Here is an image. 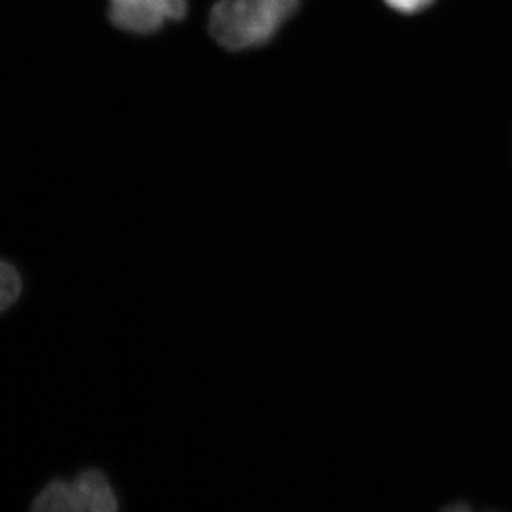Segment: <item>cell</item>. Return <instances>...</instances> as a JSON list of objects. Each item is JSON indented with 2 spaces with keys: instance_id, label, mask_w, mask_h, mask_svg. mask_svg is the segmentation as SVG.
Masks as SVG:
<instances>
[{
  "instance_id": "1",
  "label": "cell",
  "mask_w": 512,
  "mask_h": 512,
  "mask_svg": "<svg viewBox=\"0 0 512 512\" xmlns=\"http://www.w3.org/2000/svg\"><path fill=\"white\" fill-rule=\"evenodd\" d=\"M301 8V0H217L208 30L229 52H244L271 43Z\"/></svg>"
},
{
  "instance_id": "2",
  "label": "cell",
  "mask_w": 512,
  "mask_h": 512,
  "mask_svg": "<svg viewBox=\"0 0 512 512\" xmlns=\"http://www.w3.org/2000/svg\"><path fill=\"white\" fill-rule=\"evenodd\" d=\"M188 0H109L110 22L131 35H154L188 15Z\"/></svg>"
},
{
  "instance_id": "3",
  "label": "cell",
  "mask_w": 512,
  "mask_h": 512,
  "mask_svg": "<svg viewBox=\"0 0 512 512\" xmlns=\"http://www.w3.org/2000/svg\"><path fill=\"white\" fill-rule=\"evenodd\" d=\"M72 490L77 512H114L119 501L109 478L99 468H87L73 478Z\"/></svg>"
},
{
  "instance_id": "4",
  "label": "cell",
  "mask_w": 512,
  "mask_h": 512,
  "mask_svg": "<svg viewBox=\"0 0 512 512\" xmlns=\"http://www.w3.org/2000/svg\"><path fill=\"white\" fill-rule=\"evenodd\" d=\"M30 511L77 512L72 483L64 478H53L35 495Z\"/></svg>"
},
{
  "instance_id": "5",
  "label": "cell",
  "mask_w": 512,
  "mask_h": 512,
  "mask_svg": "<svg viewBox=\"0 0 512 512\" xmlns=\"http://www.w3.org/2000/svg\"><path fill=\"white\" fill-rule=\"evenodd\" d=\"M25 292V276L16 262L0 255V316L19 305Z\"/></svg>"
},
{
  "instance_id": "6",
  "label": "cell",
  "mask_w": 512,
  "mask_h": 512,
  "mask_svg": "<svg viewBox=\"0 0 512 512\" xmlns=\"http://www.w3.org/2000/svg\"><path fill=\"white\" fill-rule=\"evenodd\" d=\"M387 8L402 15H416L433 6L436 0H383Z\"/></svg>"
}]
</instances>
